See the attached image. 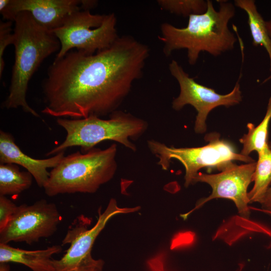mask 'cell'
I'll list each match as a JSON object with an SVG mask.
<instances>
[{
	"label": "cell",
	"instance_id": "1",
	"mask_svg": "<svg viewBox=\"0 0 271 271\" xmlns=\"http://www.w3.org/2000/svg\"><path fill=\"white\" fill-rule=\"evenodd\" d=\"M150 51L123 35L94 54L71 50L55 59L42 84L45 106L41 112L58 118L110 114L142 77Z\"/></svg>",
	"mask_w": 271,
	"mask_h": 271
},
{
	"label": "cell",
	"instance_id": "2",
	"mask_svg": "<svg viewBox=\"0 0 271 271\" xmlns=\"http://www.w3.org/2000/svg\"><path fill=\"white\" fill-rule=\"evenodd\" d=\"M207 2L206 11L190 16L184 28L168 23L162 24L158 39L164 44L165 56L186 49L188 63L194 65L202 52L216 57L234 48L237 39L229 29L228 23L235 16L234 5L227 1H217L219 5L217 11L211 1Z\"/></svg>",
	"mask_w": 271,
	"mask_h": 271
},
{
	"label": "cell",
	"instance_id": "3",
	"mask_svg": "<svg viewBox=\"0 0 271 271\" xmlns=\"http://www.w3.org/2000/svg\"><path fill=\"white\" fill-rule=\"evenodd\" d=\"M14 22L15 61L3 106L8 109L21 107L25 112L39 117L27 102L28 84L42 62L59 51L60 43L52 32L38 24L27 12L18 13Z\"/></svg>",
	"mask_w": 271,
	"mask_h": 271
},
{
	"label": "cell",
	"instance_id": "4",
	"mask_svg": "<svg viewBox=\"0 0 271 271\" xmlns=\"http://www.w3.org/2000/svg\"><path fill=\"white\" fill-rule=\"evenodd\" d=\"M117 145L101 150L93 148L64 156L50 172L44 187L45 194L53 197L76 193H94L114 176L116 169Z\"/></svg>",
	"mask_w": 271,
	"mask_h": 271
},
{
	"label": "cell",
	"instance_id": "5",
	"mask_svg": "<svg viewBox=\"0 0 271 271\" xmlns=\"http://www.w3.org/2000/svg\"><path fill=\"white\" fill-rule=\"evenodd\" d=\"M110 115L108 119L94 115L79 119L57 118L58 124L66 132V138L46 155H55L76 146L80 147L84 153L106 140L115 141L136 152L137 147L130 139L134 140L141 136L148 128L147 122L121 111L116 110Z\"/></svg>",
	"mask_w": 271,
	"mask_h": 271
},
{
	"label": "cell",
	"instance_id": "6",
	"mask_svg": "<svg viewBox=\"0 0 271 271\" xmlns=\"http://www.w3.org/2000/svg\"><path fill=\"white\" fill-rule=\"evenodd\" d=\"M204 140L207 142L206 145L195 148L168 147L153 140L148 141L147 144L151 152L159 159L157 164L162 169L168 170L173 159L182 163L185 169L186 187L193 184L194 178L202 168H216L221 171L233 161L246 163L255 162L249 156L236 153L230 143L220 139L217 132L207 134Z\"/></svg>",
	"mask_w": 271,
	"mask_h": 271
},
{
	"label": "cell",
	"instance_id": "7",
	"mask_svg": "<svg viewBox=\"0 0 271 271\" xmlns=\"http://www.w3.org/2000/svg\"><path fill=\"white\" fill-rule=\"evenodd\" d=\"M114 14H93L90 10L77 11L59 28L52 32L60 43L55 59L76 50L86 55L94 54L110 47L119 37Z\"/></svg>",
	"mask_w": 271,
	"mask_h": 271
},
{
	"label": "cell",
	"instance_id": "8",
	"mask_svg": "<svg viewBox=\"0 0 271 271\" xmlns=\"http://www.w3.org/2000/svg\"><path fill=\"white\" fill-rule=\"evenodd\" d=\"M139 209V207L120 208L112 198L103 213L99 212L96 223L89 229L90 220L83 215L78 216L62 241L63 245L69 244V247L62 258L53 259L55 271H103L104 261L95 259L91 255L96 238L112 217L119 213L133 212Z\"/></svg>",
	"mask_w": 271,
	"mask_h": 271
},
{
	"label": "cell",
	"instance_id": "9",
	"mask_svg": "<svg viewBox=\"0 0 271 271\" xmlns=\"http://www.w3.org/2000/svg\"><path fill=\"white\" fill-rule=\"evenodd\" d=\"M169 69L180 87V93L173 99L172 107L177 111L181 110L187 104L195 108L197 115L194 130L197 133H203L206 131L207 116L213 109L219 106L229 107L239 104L242 100L239 84L241 73L233 89L226 94H220L214 89L197 82L175 60L170 63Z\"/></svg>",
	"mask_w": 271,
	"mask_h": 271
},
{
	"label": "cell",
	"instance_id": "10",
	"mask_svg": "<svg viewBox=\"0 0 271 271\" xmlns=\"http://www.w3.org/2000/svg\"><path fill=\"white\" fill-rule=\"evenodd\" d=\"M61 221L56 205L45 199L30 205L22 204L0 231V243L24 242L31 244L53 235Z\"/></svg>",
	"mask_w": 271,
	"mask_h": 271
},
{
	"label": "cell",
	"instance_id": "11",
	"mask_svg": "<svg viewBox=\"0 0 271 271\" xmlns=\"http://www.w3.org/2000/svg\"><path fill=\"white\" fill-rule=\"evenodd\" d=\"M256 165L255 162L240 165L232 162L218 174L198 173L193 179V184L198 182L206 183L211 186L212 193L208 197L201 200L196 206L190 212L184 215V217L206 202L220 198L233 201L241 216L248 218L250 211L248 206L249 201L247 188L252 181Z\"/></svg>",
	"mask_w": 271,
	"mask_h": 271
},
{
	"label": "cell",
	"instance_id": "12",
	"mask_svg": "<svg viewBox=\"0 0 271 271\" xmlns=\"http://www.w3.org/2000/svg\"><path fill=\"white\" fill-rule=\"evenodd\" d=\"M82 0H0L4 20L14 21L22 12L29 13L40 26L52 31L73 13L82 10Z\"/></svg>",
	"mask_w": 271,
	"mask_h": 271
},
{
	"label": "cell",
	"instance_id": "13",
	"mask_svg": "<svg viewBox=\"0 0 271 271\" xmlns=\"http://www.w3.org/2000/svg\"><path fill=\"white\" fill-rule=\"evenodd\" d=\"M64 153L62 152L45 159L33 158L23 153L11 133L0 131V164H14L22 166L31 174L40 187L44 188L49 179L48 169L56 167L64 157Z\"/></svg>",
	"mask_w": 271,
	"mask_h": 271
},
{
	"label": "cell",
	"instance_id": "14",
	"mask_svg": "<svg viewBox=\"0 0 271 271\" xmlns=\"http://www.w3.org/2000/svg\"><path fill=\"white\" fill-rule=\"evenodd\" d=\"M62 249L61 245H54L43 249L28 250L0 243V263H21L32 271H55L52 256Z\"/></svg>",
	"mask_w": 271,
	"mask_h": 271
},
{
	"label": "cell",
	"instance_id": "15",
	"mask_svg": "<svg viewBox=\"0 0 271 271\" xmlns=\"http://www.w3.org/2000/svg\"><path fill=\"white\" fill-rule=\"evenodd\" d=\"M235 7L243 10L248 17L247 23L255 47L262 46L271 60V40L269 36L266 23L258 12L254 0H235Z\"/></svg>",
	"mask_w": 271,
	"mask_h": 271
},
{
	"label": "cell",
	"instance_id": "16",
	"mask_svg": "<svg viewBox=\"0 0 271 271\" xmlns=\"http://www.w3.org/2000/svg\"><path fill=\"white\" fill-rule=\"evenodd\" d=\"M33 178L28 171H21L17 165L0 164V195H19L31 187Z\"/></svg>",
	"mask_w": 271,
	"mask_h": 271
},
{
	"label": "cell",
	"instance_id": "17",
	"mask_svg": "<svg viewBox=\"0 0 271 271\" xmlns=\"http://www.w3.org/2000/svg\"><path fill=\"white\" fill-rule=\"evenodd\" d=\"M258 155L252 178L254 185L248 193L249 203H260L271 184V150L268 145Z\"/></svg>",
	"mask_w": 271,
	"mask_h": 271
},
{
	"label": "cell",
	"instance_id": "18",
	"mask_svg": "<svg viewBox=\"0 0 271 271\" xmlns=\"http://www.w3.org/2000/svg\"><path fill=\"white\" fill-rule=\"evenodd\" d=\"M270 120L271 96L268 99L265 116L261 122L256 126L251 123H247V133L239 139L243 146L241 154L249 156L253 151L258 153L267 146L268 129Z\"/></svg>",
	"mask_w": 271,
	"mask_h": 271
},
{
	"label": "cell",
	"instance_id": "19",
	"mask_svg": "<svg viewBox=\"0 0 271 271\" xmlns=\"http://www.w3.org/2000/svg\"><path fill=\"white\" fill-rule=\"evenodd\" d=\"M157 3L161 9L185 17L202 14L207 9L204 0H158Z\"/></svg>",
	"mask_w": 271,
	"mask_h": 271
},
{
	"label": "cell",
	"instance_id": "20",
	"mask_svg": "<svg viewBox=\"0 0 271 271\" xmlns=\"http://www.w3.org/2000/svg\"><path fill=\"white\" fill-rule=\"evenodd\" d=\"M12 21L0 22V77L2 78L5 66L4 60V52L9 45L14 42V31H12Z\"/></svg>",
	"mask_w": 271,
	"mask_h": 271
},
{
	"label": "cell",
	"instance_id": "21",
	"mask_svg": "<svg viewBox=\"0 0 271 271\" xmlns=\"http://www.w3.org/2000/svg\"><path fill=\"white\" fill-rule=\"evenodd\" d=\"M17 207L18 206L6 196L0 195V231L7 226Z\"/></svg>",
	"mask_w": 271,
	"mask_h": 271
},
{
	"label": "cell",
	"instance_id": "22",
	"mask_svg": "<svg viewBox=\"0 0 271 271\" xmlns=\"http://www.w3.org/2000/svg\"><path fill=\"white\" fill-rule=\"evenodd\" d=\"M260 204H261L260 210L271 216V186L267 190Z\"/></svg>",
	"mask_w": 271,
	"mask_h": 271
},
{
	"label": "cell",
	"instance_id": "23",
	"mask_svg": "<svg viewBox=\"0 0 271 271\" xmlns=\"http://www.w3.org/2000/svg\"><path fill=\"white\" fill-rule=\"evenodd\" d=\"M266 26L267 29L268 33L270 39L271 40V20L266 21ZM270 67H269V75L267 77H266L262 82V83H264L268 81L271 80V60L269 62Z\"/></svg>",
	"mask_w": 271,
	"mask_h": 271
},
{
	"label": "cell",
	"instance_id": "24",
	"mask_svg": "<svg viewBox=\"0 0 271 271\" xmlns=\"http://www.w3.org/2000/svg\"><path fill=\"white\" fill-rule=\"evenodd\" d=\"M10 267L8 263H0V271H9Z\"/></svg>",
	"mask_w": 271,
	"mask_h": 271
},
{
	"label": "cell",
	"instance_id": "25",
	"mask_svg": "<svg viewBox=\"0 0 271 271\" xmlns=\"http://www.w3.org/2000/svg\"><path fill=\"white\" fill-rule=\"evenodd\" d=\"M268 146L270 149L271 150V142L268 143Z\"/></svg>",
	"mask_w": 271,
	"mask_h": 271
}]
</instances>
